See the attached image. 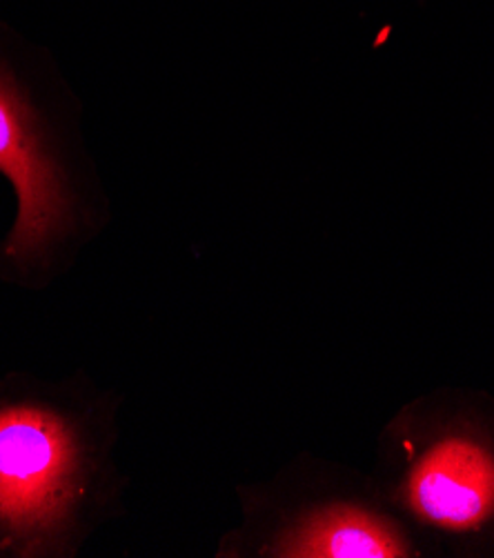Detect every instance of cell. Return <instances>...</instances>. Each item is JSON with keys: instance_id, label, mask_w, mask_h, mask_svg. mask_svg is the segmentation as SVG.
<instances>
[{"instance_id": "2", "label": "cell", "mask_w": 494, "mask_h": 558, "mask_svg": "<svg viewBox=\"0 0 494 558\" xmlns=\"http://www.w3.org/2000/svg\"><path fill=\"white\" fill-rule=\"evenodd\" d=\"M85 107L53 51L0 21V177L14 216L0 236V283L47 292L112 226Z\"/></svg>"}, {"instance_id": "1", "label": "cell", "mask_w": 494, "mask_h": 558, "mask_svg": "<svg viewBox=\"0 0 494 558\" xmlns=\"http://www.w3.org/2000/svg\"><path fill=\"white\" fill-rule=\"evenodd\" d=\"M123 403L85 369L0 374V558H76L128 514Z\"/></svg>"}, {"instance_id": "4", "label": "cell", "mask_w": 494, "mask_h": 558, "mask_svg": "<svg viewBox=\"0 0 494 558\" xmlns=\"http://www.w3.org/2000/svg\"><path fill=\"white\" fill-rule=\"evenodd\" d=\"M234 494L239 521L214 558H436L374 476L341 461L299 452Z\"/></svg>"}, {"instance_id": "3", "label": "cell", "mask_w": 494, "mask_h": 558, "mask_svg": "<svg viewBox=\"0 0 494 558\" xmlns=\"http://www.w3.org/2000/svg\"><path fill=\"white\" fill-rule=\"evenodd\" d=\"M372 476L436 558H494V397L436 387L376 436Z\"/></svg>"}]
</instances>
